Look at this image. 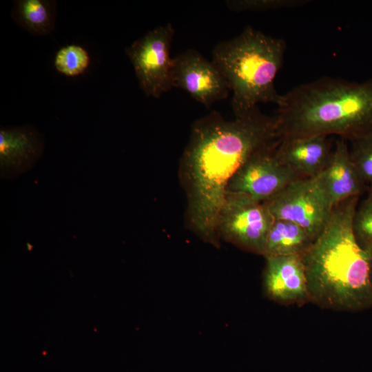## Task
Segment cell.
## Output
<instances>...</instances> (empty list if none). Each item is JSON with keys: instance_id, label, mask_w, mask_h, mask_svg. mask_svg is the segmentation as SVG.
Returning <instances> with one entry per match:
<instances>
[{"instance_id": "obj_3", "label": "cell", "mask_w": 372, "mask_h": 372, "mask_svg": "<svg viewBox=\"0 0 372 372\" xmlns=\"http://www.w3.org/2000/svg\"><path fill=\"white\" fill-rule=\"evenodd\" d=\"M276 116L280 140L334 134L349 141L372 129V79L301 84L282 95Z\"/></svg>"}, {"instance_id": "obj_8", "label": "cell", "mask_w": 372, "mask_h": 372, "mask_svg": "<svg viewBox=\"0 0 372 372\" xmlns=\"http://www.w3.org/2000/svg\"><path fill=\"white\" fill-rule=\"evenodd\" d=\"M280 141L254 154L229 180L226 193L243 194L265 203L302 178L278 157Z\"/></svg>"}, {"instance_id": "obj_7", "label": "cell", "mask_w": 372, "mask_h": 372, "mask_svg": "<svg viewBox=\"0 0 372 372\" xmlns=\"http://www.w3.org/2000/svg\"><path fill=\"white\" fill-rule=\"evenodd\" d=\"M264 203L275 219L294 223L315 239L333 209L318 176L299 178Z\"/></svg>"}, {"instance_id": "obj_14", "label": "cell", "mask_w": 372, "mask_h": 372, "mask_svg": "<svg viewBox=\"0 0 372 372\" xmlns=\"http://www.w3.org/2000/svg\"><path fill=\"white\" fill-rule=\"evenodd\" d=\"M315 238L300 225L282 219H275L267 235L262 256L298 255L302 256Z\"/></svg>"}, {"instance_id": "obj_12", "label": "cell", "mask_w": 372, "mask_h": 372, "mask_svg": "<svg viewBox=\"0 0 372 372\" xmlns=\"http://www.w3.org/2000/svg\"><path fill=\"white\" fill-rule=\"evenodd\" d=\"M317 176L333 208L368 189L351 161L347 140L342 138L336 141L327 165Z\"/></svg>"}, {"instance_id": "obj_13", "label": "cell", "mask_w": 372, "mask_h": 372, "mask_svg": "<svg viewBox=\"0 0 372 372\" xmlns=\"http://www.w3.org/2000/svg\"><path fill=\"white\" fill-rule=\"evenodd\" d=\"M333 149L327 136L285 138L276 148L279 159L300 178L319 175L327 165Z\"/></svg>"}, {"instance_id": "obj_1", "label": "cell", "mask_w": 372, "mask_h": 372, "mask_svg": "<svg viewBox=\"0 0 372 372\" xmlns=\"http://www.w3.org/2000/svg\"><path fill=\"white\" fill-rule=\"evenodd\" d=\"M279 141L276 115L258 106L231 121L212 111L192 123L180 178L187 224L200 238L218 245L217 221L229 180L254 154Z\"/></svg>"}, {"instance_id": "obj_18", "label": "cell", "mask_w": 372, "mask_h": 372, "mask_svg": "<svg viewBox=\"0 0 372 372\" xmlns=\"http://www.w3.org/2000/svg\"><path fill=\"white\" fill-rule=\"evenodd\" d=\"M353 229L359 246L372 257V199L366 198L357 207Z\"/></svg>"}, {"instance_id": "obj_21", "label": "cell", "mask_w": 372, "mask_h": 372, "mask_svg": "<svg viewBox=\"0 0 372 372\" xmlns=\"http://www.w3.org/2000/svg\"><path fill=\"white\" fill-rule=\"evenodd\" d=\"M370 276H371V280L372 282V257L371 258V260H370Z\"/></svg>"}, {"instance_id": "obj_9", "label": "cell", "mask_w": 372, "mask_h": 372, "mask_svg": "<svg viewBox=\"0 0 372 372\" xmlns=\"http://www.w3.org/2000/svg\"><path fill=\"white\" fill-rule=\"evenodd\" d=\"M172 83L173 87L187 92L206 108L225 99L231 92L217 66L194 49L173 58Z\"/></svg>"}, {"instance_id": "obj_15", "label": "cell", "mask_w": 372, "mask_h": 372, "mask_svg": "<svg viewBox=\"0 0 372 372\" xmlns=\"http://www.w3.org/2000/svg\"><path fill=\"white\" fill-rule=\"evenodd\" d=\"M56 10V1L17 0L14 1L12 17L31 34L45 36L54 30Z\"/></svg>"}, {"instance_id": "obj_10", "label": "cell", "mask_w": 372, "mask_h": 372, "mask_svg": "<svg viewBox=\"0 0 372 372\" xmlns=\"http://www.w3.org/2000/svg\"><path fill=\"white\" fill-rule=\"evenodd\" d=\"M263 290L269 299L281 304L302 305L310 302L302 256L266 258Z\"/></svg>"}, {"instance_id": "obj_17", "label": "cell", "mask_w": 372, "mask_h": 372, "mask_svg": "<svg viewBox=\"0 0 372 372\" xmlns=\"http://www.w3.org/2000/svg\"><path fill=\"white\" fill-rule=\"evenodd\" d=\"M351 161L362 181L369 187L372 184V129L349 140Z\"/></svg>"}, {"instance_id": "obj_19", "label": "cell", "mask_w": 372, "mask_h": 372, "mask_svg": "<svg viewBox=\"0 0 372 372\" xmlns=\"http://www.w3.org/2000/svg\"><path fill=\"white\" fill-rule=\"evenodd\" d=\"M309 2L308 0H230L226 1L225 4L231 10L244 12L296 8Z\"/></svg>"}, {"instance_id": "obj_2", "label": "cell", "mask_w": 372, "mask_h": 372, "mask_svg": "<svg viewBox=\"0 0 372 372\" xmlns=\"http://www.w3.org/2000/svg\"><path fill=\"white\" fill-rule=\"evenodd\" d=\"M360 196L333 208L319 236L302 256L310 302L326 309L358 312L372 309L371 257L353 229Z\"/></svg>"}, {"instance_id": "obj_4", "label": "cell", "mask_w": 372, "mask_h": 372, "mask_svg": "<svg viewBox=\"0 0 372 372\" xmlns=\"http://www.w3.org/2000/svg\"><path fill=\"white\" fill-rule=\"evenodd\" d=\"M286 49L285 41L251 26L234 38L218 43L212 62L225 77L232 93L234 116L242 115L260 103L278 106L282 95L275 87Z\"/></svg>"}, {"instance_id": "obj_5", "label": "cell", "mask_w": 372, "mask_h": 372, "mask_svg": "<svg viewBox=\"0 0 372 372\" xmlns=\"http://www.w3.org/2000/svg\"><path fill=\"white\" fill-rule=\"evenodd\" d=\"M275 218L264 203L239 193H226L219 212L218 238L248 251L262 255Z\"/></svg>"}, {"instance_id": "obj_11", "label": "cell", "mask_w": 372, "mask_h": 372, "mask_svg": "<svg viewBox=\"0 0 372 372\" xmlns=\"http://www.w3.org/2000/svg\"><path fill=\"white\" fill-rule=\"evenodd\" d=\"M43 149V136L33 126L1 128V178L12 180L31 169Z\"/></svg>"}, {"instance_id": "obj_16", "label": "cell", "mask_w": 372, "mask_h": 372, "mask_svg": "<svg viewBox=\"0 0 372 372\" xmlns=\"http://www.w3.org/2000/svg\"><path fill=\"white\" fill-rule=\"evenodd\" d=\"M90 64L88 52L81 45L70 44L61 48L56 53L54 65L56 70L66 76L83 74Z\"/></svg>"}, {"instance_id": "obj_6", "label": "cell", "mask_w": 372, "mask_h": 372, "mask_svg": "<svg viewBox=\"0 0 372 372\" xmlns=\"http://www.w3.org/2000/svg\"><path fill=\"white\" fill-rule=\"evenodd\" d=\"M174 33L172 24L167 23L149 31L125 50L147 96L158 99L173 88L170 49Z\"/></svg>"}, {"instance_id": "obj_20", "label": "cell", "mask_w": 372, "mask_h": 372, "mask_svg": "<svg viewBox=\"0 0 372 372\" xmlns=\"http://www.w3.org/2000/svg\"><path fill=\"white\" fill-rule=\"evenodd\" d=\"M368 196L367 198L372 199V184L368 188Z\"/></svg>"}]
</instances>
